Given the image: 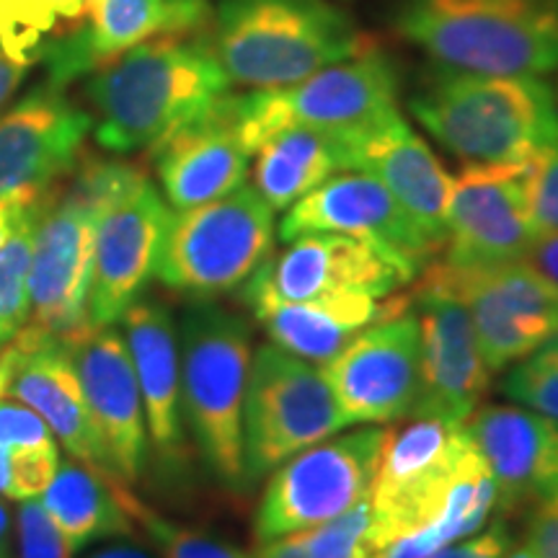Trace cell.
<instances>
[{
  "instance_id": "6da1fadb",
  "label": "cell",
  "mask_w": 558,
  "mask_h": 558,
  "mask_svg": "<svg viewBox=\"0 0 558 558\" xmlns=\"http://www.w3.org/2000/svg\"><path fill=\"white\" fill-rule=\"evenodd\" d=\"M228 75L202 32L166 34L90 73L86 96L104 150L153 148L228 94Z\"/></svg>"
},
{
  "instance_id": "7a4b0ae2",
  "label": "cell",
  "mask_w": 558,
  "mask_h": 558,
  "mask_svg": "<svg viewBox=\"0 0 558 558\" xmlns=\"http://www.w3.org/2000/svg\"><path fill=\"white\" fill-rule=\"evenodd\" d=\"M409 109L465 166H525L558 143L556 94L535 75L437 68L411 96Z\"/></svg>"
},
{
  "instance_id": "3957f363",
  "label": "cell",
  "mask_w": 558,
  "mask_h": 558,
  "mask_svg": "<svg viewBox=\"0 0 558 558\" xmlns=\"http://www.w3.org/2000/svg\"><path fill=\"white\" fill-rule=\"evenodd\" d=\"M213 50L230 83L288 88L373 47L329 0H220Z\"/></svg>"
},
{
  "instance_id": "277c9868",
  "label": "cell",
  "mask_w": 558,
  "mask_h": 558,
  "mask_svg": "<svg viewBox=\"0 0 558 558\" xmlns=\"http://www.w3.org/2000/svg\"><path fill=\"white\" fill-rule=\"evenodd\" d=\"M393 26L437 68L535 78L558 70V0H399Z\"/></svg>"
},
{
  "instance_id": "5b68a950",
  "label": "cell",
  "mask_w": 558,
  "mask_h": 558,
  "mask_svg": "<svg viewBox=\"0 0 558 558\" xmlns=\"http://www.w3.org/2000/svg\"><path fill=\"white\" fill-rule=\"evenodd\" d=\"M248 320L215 303L190 305L179 326L181 411L202 460L230 492H246L243 407L251 373Z\"/></svg>"
},
{
  "instance_id": "8992f818",
  "label": "cell",
  "mask_w": 558,
  "mask_h": 558,
  "mask_svg": "<svg viewBox=\"0 0 558 558\" xmlns=\"http://www.w3.org/2000/svg\"><path fill=\"white\" fill-rule=\"evenodd\" d=\"M399 70L378 45L318 70L288 88L235 96L241 137L251 156L282 128L300 124L349 137L393 114Z\"/></svg>"
},
{
  "instance_id": "52a82bcc",
  "label": "cell",
  "mask_w": 558,
  "mask_h": 558,
  "mask_svg": "<svg viewBox=\"0 0 558 558\" xmlns=\"http://www.w3.org/2000/svg\"><path fill=\"white\" fill-rule=\"evenodd\" d=\"M275 248V213L254 186L192 209H177L156 277L194 298L241 288Z\"/></svg>"
},
{
  "instance_id": "ba28073f",
  "label": "cell",
  "mask_w": 558,
  "mask_h": 558,
  "mask_svg": "<svg viewBox=\"0 0 558 558\" xmlns=\"http://www.w3.org/2000/svg\"><path fill=\"white\" fill-rule=\"evenodd\" d=\"M476 456L465 424L416 418L409 427L388 432L367 494L375 548L386 556L396 541L432 525Z\"/></svg>"
},
{
  "instance_id": "9c48e42d",
  "label": "cell",
  "mask_w": 558,
  "mask_h": 558,
  "mask_svg": "<svg viewBox=\"0 0 558 558\" xmlns=\"http://www.w3.org/2000/svg\"><path fill=\"white\" fill-rule=\"evenodd\" d=\"M344 427V411L320 369L277 344L256 349L243 407L248 486Z\"/></svg>"
},
{
  "instance_id": "30bf717a",
  "label": "cell",
  "mask_w": 558,
  "mask_h": 558,
  "mask_svg": "<svg viewBox=\"0 0 558 558\" xmlns=\"http://www.w3.org/2000/svg\"><path fill=\"white\" fill-rule=\"evenodd\" d=\"M390 429L320 439L271 471L254 518L256 541L318 527L369 494Z\"/></svg>"
},
{
  "instance_id": "8fae6325",
  "label": "cell",
  "mask_w": 558,
  "mask_h": 558,
  "mask_svg": "<svg viewBox=\"0 0 558 558\" xmlns=\"http://www.w3.org/2000/svg\"><path fill=\"white\" fill-rule=\"evenodd\" d=\"M432 269L463 300L492 373L558 337V284L527 259L488 267H456L439 259Z\"/></svg>"
},
{
  "instance_id": "7c38bea8",
  "label": "cell",
  "mask_w": 558,
  "mask_h": 558,
  "mask_svg": "<svg viewBox=\"0 0 558 558\" xmlns=\"http://www.w3.org/2000/svg\"><path fill=\"white\" fill-rule=\"evenodd\" d=\"M104 209L75 190L54 181L34 235L29 269V324L54 337L88 329V295L94 277L96 228Z\"/></svg>"
},
{
  "instance_id": "4fadbf2b",
  "label": "cell",
  "mask_w": 558,
  "mask_h": 558,
  "mask_svg": "<svg viewBox=\"0 0 558 558\" xmlns=\"http://www.w3.org/2000/svg\"><path fill=\"white\" fill-rule=\"evenodd\" d=\"M416 300L418 393L409 416L465 424L484 399L492 369L481 354L463 300L435 269L424 271Z\"/></svg>"
},
{
  "instance_id": "5bb4252c",
  "label": "cell",
  "mask_w": 558,
  "mask_h": 558,
  "mask_svg": "<svg viewBox=\"0 0 558 558\" xmlns=\"http://www.w3.org/2000/svg\"><path fill=\"white\" fill-rule=\"evenodd\" d=\"M418 271L373 243L337 233H316L290 241V248L269 256L243 282L241 295H267L282 303L367 292L388 298Z\"/></svg>"
},
{
  "instance_id": "9a60e30c",
  "label": "cell",
  "mask_w": 558,
  "mask_h": 558,
  "mask_svg": "<svg viewBox=\"0 0 558 558\" xmlns=\"http://www.w3.org/2000/svg\"><path fill=\"white\" fill-rule=\"evenodd\" d=\"M213 21L207 0H88L81 19L41 45L47 83L65 88L166 34L202 32Z\"/></svg>"
},
{
  "instance_id": "2e32d148",
  "label": "cell",
  "mask_w": 558,
  "mask_h": 558,
  "mask_svg": "<svg viewBox=\"0 0 558 558\" xmlns=\"http://www.w3.org/2000/svg\"><path fill=\"white\" fill-rule=\"evenodd\" d=\"M316 233L367 241L399 256L416 271H422L439 251L409 218L401 202L365 171L333 173L288 207V215L279 222V239L288 243Z\"/></svg>"
},
{
  "instance_id": "e0dca14e",
  "label": "cell",
  "mask_w": 558,
  "mask_h": 558,
  "mask_svg": "<svg viewBox=\"0 0 558 558\" xmlns=\"http://www.w3.org/2000/svg\"><path fill=\"white\" fill-rule=\"evenodd\" d=\"M171 209L145 177L114 205L104 209L96 228L94 277L88 295V326L104 329L122 320L124 311L156 275Z\"/></svg>"
},
{
  "instance_id": "ac0fdd59",
  "label": "cell",
  "mask_w": 558,
  "mask_h": 558,
  "mask_svg": "<svg viewBox=\"0 0 558 558\" xmlns=\"http://www.w3.org/2000/svg\"><path fill=\"white\" fill-rule=\"evenodd\" d=\"M349 424H386L409 416L418 393V318L399 316L369 326L320 367Z\"/></svg>"
},
{
  "instance_id": "d6986e66",
  "label": "cell",
  "mask_w": 558,
  "mask_h": 558,
  "mask_svg": "<svg viewBox=\"0 0 558 558\" xmlns=\"http://www.w3.org/2000/svg\"><path fill=\"white\" fill-rule=\"evenodd\" d=\"M525 166H465L452 181L445 259L488 267L525 259L535 233L525 194Z\"/></svg>"
},
{
  "instance_id": "ffe728a7",
  "label": "cell",
  "mask_w": 558,
  "mask_h": 558,
  "mask_svg": "<svg viewBox=\"0 0 558 558\" xmlns=\"http://www.w3.org/2000/svg\"><path fill=\"white\" fill-rule=\"evenodd\" d=\"M68 341L111 476L135 484L148 458V432L128 341L114 326H88Z\"/></svg>"
},
{
  "instance_id": "44dd1931",
  "label": "cell",
  "mask_w": 558,
  "mask_h": 558,
  "mask_svg": "<svg viewBox=\"0 0 558 558\" xmlns=\"http://www.w3.org/2000/svg\"><path fill=\"white\" fill-rule=\"evenodd\" d=\"M166 199L192 209L246 184L251 153L243 145L235 96L222 94L202 114L150 148Z\"/></svg>"
},
{
  "instance_id": "7402d4cb",
  "label": "cell",
  "mask_w": 558,
  "mask_h": 558,
  "mask_svg": "<svg viewBox=\"0 0 558 558\" xmlns=\"http://www.w3.org/2000/svg\"><path fill=\"white\" fill-rule=\"evenodd\" d=\"M90 130L88 111L62 88L47 83L26 94L0 114V197L60 181L78 163Z\"/></svg>"
},
{
  "instance_id": "603a6c76",
  "label": "cell",
  "mask_w": 558,
  "mask_h": 558,
  "mask_svg": "<svg viewBox=\"0 0 558 558\" xmlns=\"http://www.w3.org/2000/svg\"><path fill=\"white\" fill-rule=\"evenodd\" d=\"M344 140L349 171H365L378 179L424 235L445 248L452 177L399 111Z\"/></svg>"
},
{
  "instance_id": "cb8c5ba5",
  "label": "cell",
  "mask_w": 558,
  "mask_h": 558,
  "mask_svg": "<svg viewBox=\"0 0 558 558\" xmlns=\"http://www.w3.org/2000/svg\"><path fill=\"white\" fill-rule=\"evenodd\" d=\"M16 339L21 352L5 390L9 399L37 411L75 460L111 473L68 337H54L26 324Z\"/></svg>"
},
{
  "instance_id": "d4e9b609",
  "label": "cell",
  "mask_w": 558,
  "mask_h": 558,
  "mask_svg": "<svg viewBox=\"0 0 558 558\" xmlns=\"http://www.w3.org/2000/svg\"><path fill=\"white\" fill-rule=\"evenodd\" d=\"M465 432L499 488V505L558 497V422L525 407H481Z\"/></svg>"
},
{
  "instance_id": "484cf974",
  "label": "cell",
  "mask_w": 558,
  "mask_h": 558,
  "mask_svg": "<svg viewBox=\"0 0 558 558\" xmlns=\"http://www.w3.org/2000/svg\"><path fill=\"white\" fill-rule=\"evenodd\" d=\"M124 341L143 396L145 427L160 463L169 471L184 465V424H181V362L179 333L169 308L158 300L137 298L124 311Z\"/></svg>"
},
{
  "instance_id": "4316f807",
  "label": "cell",
  "mask_w": 558,
  "mask_h": 558,
  "mask_svg": "<svg viewBox=\"0 0 558 558\" xmlns=\"http://www.w3.org/2000/svg\"><path fill=\"white\" fill-rule=\"evenodd\" d=\"M256 320L264 326L271 344L305 362H329L369 326L409 311V295L375 298L367 292L282 303L267 295H241Z\"/></svg>"
},
{
  "instance_id": "83f0119b",
  "label": "cell",
  "mask_w": 558,
  "mask_h": 558,
  "mask_svg": "<svg viewBox=\"0 0 558 558\" xmlns=\"http://www.w3.org/2000/svg\"><path fill=\"white\" fill-rule=\"evenodd\" d=\"M39 499L75 550L135 530L132 494L124 481L83 460H60L52 484Z\"/></svg>"
},
{
  "instance_id": "f1b7e54d",
  "label": "cell",
  "mask_w": 558,
  "mask_h": 558,
  "mask_svg": "<svg viewBox=\"0 0 558 558\" xmlns=\"http://www.w3.org/2000/svg\"><path fill=\"white\" fill-rule=\"evenodd\" d=\"M339 171H349L344 137L290 124L256 150L254 190L271 213H282Z\"/></svg>"
},
{
  "instance_id": "f546056e",
  "label": "cell",
  "mask_w": 558,
  "mask_h": 558,
  "mask_svg": "<svg viewBox=\"0 0 558 558\" xmlns=\"http://www.w3.org/2000/svg\"><path fill=\"white\" fill-rule=\"evenodd\" d=\"M499 507V488L481 452L460 473L442 514L432 525L396 541L383 558H427L435 550L478 533Z\"/></svg>"
},
{
  "instance_id": "4dcf8cb0",
  "label": "cell",
  "mask_w": 558,
  "mask_h": 558,
  "mask_svg": "<svg viewBox=\"0 0 558 558\" xmlns=\"http://www.w3.org/2000/svg\"><path fill=\"white\" fill-rule=\"evenodd\" d=\"M83 0H0V47L19 62L39 60L41 45L60 21H78Z\"/></svg>"
},
{
  "instance_id": "1f68e13d",
  "label": "cell",
  "mask_w": 558,
  "mask_h": 558,
  "mask_svg": "<svg viewBox=\"0 0 558 558\" xmlns=\"http://www.w3.org/2000/svg\"><path fill=\"white\" fill-rule=\"evenodd\" d=\"M41 209L21 222L11 239L0 246V349L9 344L29 320V269Z\"/></svg>"
},
{
  "instance_id": "d6a6232c",
  "label": "cell",
  "mask_w": 558,
  "mask_h": 558,
  "mask_svg": "<svg viewBox=\"0 0 558 558\" xmlns=\"http://www.w3.org/2000/svg\"><path fill=\"white\" fill-rule=\"evenodd\" d=\"M311 558H383L373 543V512L367 497L324 525L303 530Z\"/></svg>"
},
{
  "instance_id": "836d02e7",
  "label": "cell",
  "mask_w": 558,
  "mask_h": 558,
  "mask_svg": "<svg viewBox=\"0 0 558 558\" xmlns=\"http://www.w3.org/2000/svg\"><path fill=\"white\" fill-rule=\"evenodd\" d=\"M501 390L520 407L558 422V337L509 369Z\"/></svg>"
},
{
  "instance_id": "e575fe53",
  "label": "cell",
  "mask_w": 558,
  "mask_h": 558,
  "mask_svg": "<svg viewBox=\"0 0 558 558\" xmlns=\"http://www.w3.org/2000/svg\"><path fill=\"white\" fill-rule=\"evenodd\" d=\"M132 520L145 527L150 541L163 554V558H248L230 543L215 538V535L202 533V530L177 525V522L160 518L150 507H145L137 497L130 499Z\"/></svg>"
},
{
  "instance_id": "d590c367",
  "label": "cell",
  "mask_w": 558,
  "mask_h": 558,
  "mask_svg": "<svg viewBox=\"0 0 558 558\" xmlns=\"http://www.w3.org/2000/svg\"><path fill=\"white\" fill-rule=\"evenodd\" d=\"M525 194L535 233L558 230V143L543 148L525 169Z\"/></svg>"
},
{
  "instance_id": "8d00e7d4",
  "label": "cell",
  "mask_w": 558,
  "mask_h": 558,
  "mask_svg": "<svg viewBox=\"0 0 558 558\" xmlns=\"http://www.w3.org/2000/svg\"><path fill=\"white\" fill-rule=\"evenodd\" d=\"M19 558H73L75 548L54 525L41 499L19 501Z\"/></svg>"
},
{
  "instance_id": "74e56055",
  "label": "cell",
  "mask_w": 558,
  "mask_h": 558,
  "mask_svg": "<svg viewBox=\"0 0 558 558\" xmlns=\"http://www.w3.org/2000/svg\"><path fill=\"white\" fill-rule=\"evenodd\" d=\"M60 465L58 442L41 448L9 450V488L5 497L13 501L37 499L52 484Z\"/></svg>"
},
{
  "instance_id": "f35d334b",
  "label": "cell",
  "mask_w": 558,
  "mask_h": 558,
  "mask_svg": "<svg viewBox=\"0 0 558 558\" xmlns=\"http://www.w3.org/2000/svg\"><path fill=\"white\" fill-rule=\"evenodd\" d=\"M58 442L50 424L21 401L0 399V448H41Z\"/></svg>"
},
{
  "instance_id": "ab89813d",
  "label": "cell",
  "mask_w": 558,
  "mask_h": 558,
  "mask_svg": "<svg viewBox=\"0 0 558 558\" xmlns=\"http://www.w3.org/2000/svg\"><path fill=\"white\" fill-rule=\"evenodd\" d=\"M509 548H512V533L505 522L497 520L484 533H473L463 543H450L427 558H505Z\"/></svg>"
},
{
  "instance_id": "60d3db41",
  "label": "cell",
  "mask_w": 558,
  "mask_h": 558,
  "mask_svg": "<svg viewBox=\"0 0 558 558\" xmlns=\"http://www.w3.org/2000/svg\"><path fill=\"white\" fill-rule=\"evenodd\" d=\"M527 546L535 558H558V497L541 501L530 518Z\"/></svg>"
},
{
  "instance_id": "b9f144b4",
  "label": "cell",
  "mask_w": 558,
  "mask_h": 558,
  "mask_svg": "<svg viewBox=\"0 0 558 558\" xmlns=\"http://www.w3.org/2000/svg\"><path fill=\"white\" fill-rule=\"evenodd\" d=\"M525 259L533 264L541 275H546L550 282L558 284V230L556 233L538 235Z\"/></svg>"
},
{
  "instance_id": "7bdbcfd3",
  "label": "cell",
  "mask_w": 558,
  "mask_h": 558,
  "mask_svg": "<svg viewBox=\"0 0 558 558\" xmlns=\"http://www.w3.org/2000/svg\"><path fill=\"white\" fill-rule=\"evenodd\" d=\"M248 558H311L305 550L303 533H290L282 538L262 541Z\"/></svg>"
},
{
  "instance_id": "ee69618b",
  "label": "cell",
  "mask_w": 558,
  "mask_h": 558,
  "mask_svg": "<svg viewBox=\"0 0 558 558\" xmlns=\"http://www.w3.org/2000/svg\"><path fill=\"white\" fill-rule=\"evenodd\" d=\"M32 65L29 62H19L5 54L3 47H0V107L16 94V88L21 86V81L29 75Z\"/></svg>"
},
{
  "instance_id": "f6af8a7d",
  "label": "cell",
  "mask_w": 558,
  "mask_h": 558,
  "mask_svg": "<svg viewBox=\"0 0 558 558\" xmlns=\"http://www.w3.org/2000/svg\"><path fill=\"white\" fill-rule=\"evenodd\" d=\"M19 339L13 337L9 344L0 349V399L5 396V390H9V383H11V375H13V367H16V360H19Z\"/></svg>"
},
{
  "instance_id": "bcb514c9",
  "label": "cell",
  "mask_w": 558,
  "mask_h": 558,
  "mask_svg": "<svg viewBox=\"0 0 558 558\" xmlns=\"http://www.w3.org/2000/svg\"><path fill=\"white\" fill-rule=\"evenodd\" d=\"M88 558H156V556H153L150 550H145L143 546H135V543H114V546L99 548Z\"/></svg>"
},
{
  "instance_id": "7dc6e473",
  "label": "cell",
  "mask_w": 558,
  "mask_h": 558,
  "mask_svg": "<svg viewBox=\"0 0 558 558\" xmlns=\"http://www.w3.org/2000/svg\"><path fill=\"white\" fill-rule=\"evenodd\" d=\"M0 558H11V514L0 505Z\"/></svg>"
},
{
  "instance_id": "c3c4849f",
  "label": "cell",
  "mask_w": 558,
  "mask_h": 558,
  "mask_svg": "<svg viewBox=\"0 0 558 558\" xmlns=\"http://www.w3.org/2000/svg\"><path fill=\"white\" fill-rule=\"evenodd\" d=\"M5 488H9V450L0 448V494H3V497Z\"/></svg>"
},
{
  "instance_id": "681fc988",
  "label": "cell",
  "mask_w": 558,
  "mask_h": 558,
  "mask_svg": "<svg viewBox=\"0 0 558 558\" xmlns=\"http://www.w3.org/2000/svg\"><path fill=\"white\" fill-rule=\"evenodd\" d=\"M505 558H535V554H533V548H530L527 543H525V546L509 548V554Z\"/></svg>"
},
{
  "instance_id": "f907efd6",
  "label": "cell",
  "mask_w": 558,
  "mask_h": 558,
  "mask_svg": "<svg viewBox=\"0 0 558 558\" xmlns=\"http://www.w3.org/2000/svg\"><path fill=\"white\" fill-rule=\"evenodd\" d=\"M554 94H556V104H558V88H556V90H554Z\"/></svg>"
},
{
  "instance_id": "816d5d0a",
  "label": "cell",
  "mask_w": 558,
  "mask_h": 558,
  "mask_svg": "<svg viewBox=\"0 0 558 558\" xmlns=\"http://www.w3.org/2000/svg\"><path fill=\"white\" fill-rule=\"evenodd\" d=\"M83 5H88V0H83Z\"/></svg>"
}]
</instances>
